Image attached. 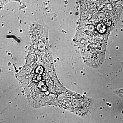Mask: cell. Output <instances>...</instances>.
I'll list each match as a JSON object with an SVG mask.
<instances>
[{"instance_id": "6da1fadb", "label": "cell", "mask_w": 123, "mask_h": 123, "mask_svg": "<svg viewBox=\"0 0 123 123\" xmlns=\"http://www.w3.org/2000/svg\"><path fill=\"white\" fill-rule=\"evenodd\" d=\"M43 71V68L42 66H39L36 70V72L38 74H42Z\"/></svg>"}]
</instances>
